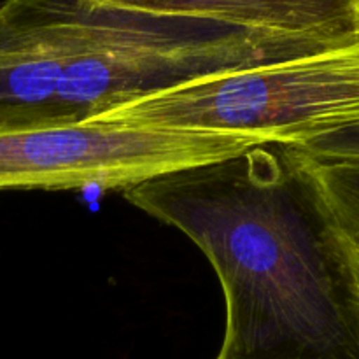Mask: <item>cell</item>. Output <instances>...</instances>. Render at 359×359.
<instances>
[{"label":"cell","mask_w":359,"mask_h":359,"mask_svg":"<svg viewBox=\"0 0 359 359\" xmlns=\"http://www.w3.org/2000/svg\"><path fill=\"white\" fill-rule=\"evenodd\" d=\"M238 135L72 123L0 128V189H125L248 149Z\"/></svg>","instance_id":"obj_4"},{"label":"cell","mask_w":359,"mask_h":359,"mask_svg":"<svg viewBox=\"0 0 359 359\" xmlns=\"http://www.w3.org/2000/svg\"><path fill=\"white\" fill-rule=\"evenodd\" d=\"M123 196L212 263L226 300L216 359H359L356 245L293 144H252Z\"/></svg>","instance_id":"obj_1"},{"label":"cell","mask_w":359,"mask_h":359,"mask_svg":"<svg viewBox=\"0 0 359 359\" xmlns=\"http://www.w3.org/2000/svg\"><path fill=\"white\" fill-rule=\"evenodd\" d=\"M354 245H356V255H358V266H359V242H354Z\"/></svg>","instance_id":"obj_8"},{"label":"cell","mask_w":359,"mask_h":359,"mask_svg":"<svg viewBox=\"0 0 359 359\" xmlns=\"http://www.w3.org/2000/svg\"><path fill=\"white\" fill-rule=\"evenodd\" d=\"M311 161L340 224L359 242V160Z\"/></svg>","instance_id":"obj_6"},{"label":"cell","mask_w":359,"mask_h":359,"mask_svg":"<svg viewBox=\"0 0 359 359\" xmlns=\"http://www.w3.org/2000/svg\"><path fill=\"white\" fill-rule=\"evenodd\" d=\"M344 46L97 0H2L0 128L88 123L186 81Z\"/></svg>","instance_id":"obj_2"},{"label":"cell","mask_w":359,"mask_h":359,"mask_svg":"<svg viewBox=\"0 0 359 359\" xmlns=\"http://www.w3.org/2000/svg\"><path fill=\"white\" fill-rule=\"evenodd\" d=\"M293 146L316 161L359 160V118L325 130Z\"/></svg>","instance_id":"obj_7"},{"label":"cell","mask_w":359,"mask_h":359,"mask_svg":"<svg viewBox=\"0 0 359 359\" xmlns=\"http://www.w3.org/2000/svg\"><path fill=\"white\" fill-rule=\"evenodd\" d=\"M358 118L359 41L186 81L91 121L298 144Z\"/></svg>","instance_id":"obj_3"},{"label":"cell","mask_w":359,"mask_h":359,"mask_svg":"<svg viewBox=\"0 0 359 359\" xmlns=\"http://www.w3.org/2000/svg\"><path fill=\"white\" fill-rule=\"evenodd\" d=\"M137 13L210 20L262 34L351 44L359 0H97Z\"/></svg>","instance_id":"obj_5"}]
</instances>
